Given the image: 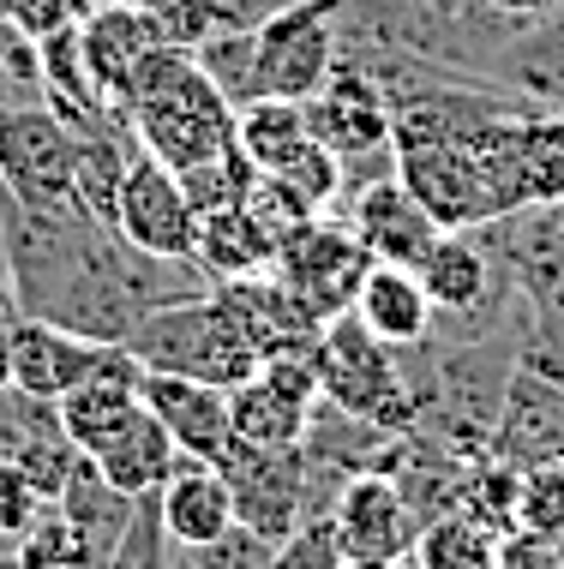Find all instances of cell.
Returning a JSON list of instances; mask_svg holds the SVG:
<instances>
[{"label":"cell","mask_w":564,"mask_h":569,"mask_svg":"<svg viewBox=\"0 0 564 569\" xmlns=\"http://www.w3.org/2000/svg\"><path fill=\"white\" fill-rule=\"evenodd\" d=\"M102 348L109 342H90V336H79V330H60V325H49V318H24L19 312L12 318V383L30 390V396L60 402V396L102 360Z\"/></svg>","instance_id":"cell-19"},{"label":"cell","mask_w":564,"mask_h":569,"mask_svg":"<svg viewBox=\"0 0 564 569\" xmlns=\"http://www.w3.org/2000/svg\"><path fill=\"white\" fill-rule=\"evenodd\" d=\"M12 102H24V97H19V84L7 79V67H0V109H12Z\"/></svg>","instance_id":"cell-46"},{"label":"cell","mask_w":564,"mask_h":569,"mask_svg":"<svg viewBox=\"0 0 564 569\" xmlns=\"http://www.w3.org/2000/svg\"><path fill=\"white\" fill-rule=\"evenodd\" d=\"M12 383V318H0V390Z\"/></svg>","instance_id":"cell-44"},{"label":"cell","mask_w":564,"mask_h":569,"mask_svg":"<svg viewBox=\"0 0 564 569\" xmlns=\"http://www.w3.org/2000/svg\"><path fill=\"white\" fill-rule=\"evenodd\" d=\"M85 7H90V0H12V24H19L24 37L42 42V37H55V30L79 24Z\"/></svg>","instance_id":"cell-41"},{"label":"cell","mask_w":564,"mask_h":569,"mask_svg":"<svg viewBox=\"0 0 564 569\" xmlns=\"http://www.w3.org/2000/svg\"><path fill=\"white\" fill-rule=\"evenodd\" d=\"M330 521H337V546L343 563H390L415 551L420 516L415 503L403 498L396 473H348L337 503H330Z\"/></svg>","instance_id":"cell-12"},{"label":"cell","mask_w":564,"mask_h":569,"mask_svg":"<svg viewBox=\"0 0 564 569\" xmlns=\"http://www.w3.org/2000/svg\"><path fill=\"white\" fill-rule=\"evenodd\" d=\"M12 563H19V569H102V558L90 551V540L55 510V503H49V516H42L37 528L19 540Z\"/></svg>","instance_id":"cell-32"},{"label":"cell","mask_w":564,"mask_h":569,"mask_svg":"<svg viewBox=\"0 0 564 569\" xmlns=\"http://www.w3.org/2000/svg\"><path fill=\"white\" fill-rule=\"evenodd\" d=\"M486 461H505L516 473L541 468V461H564V360L541 342H523V353H516Z\"/></svg>","instance_id":"cell-6"},{"label":"cell","mask_w":564,"mask_h":569,"mask_svg":"<svg viewBox=\"0 0 564 569\" xmlns=\"http://www.w3.org/2000/svg\"><path fill=\"white\" fill-rule=\"evenodd\" d=\"M270 558H277V540H265V533L240 528V521L222 533V540H210V546L192 551L198 569H270Z\"/></svg>","instance_id":"cell-40"},{"label":"cell","mask_w":564,"mask_h":569,"mask_svg":"<svg viewBox=\"0 0 564 569\" xmlns=\"http://www.w3.org/2000/svg\"><path fill=\"white\" fill-rule=\"evenodd\" d=\"M139 383H145V366L132 360L120 342H109V348H102V360L90 366V372L55 402L60 420H67V438L79 443V456H90L97 443H109L120 426H127L132 413L145 408Z\"/></svg>","instance_id":"cell-16"},{"label":"cell","mask_w":564,"mask_h":569,"mask_svg":"<svg viewBox=\"0 0 564 569\" xmlns=\"http://www.w3.org/2000/svg\"><path fill=\"white\" fill-rule=\"evenodd\" d=\"M283 7H295V0H228V24H258Z\"/></svg>","instance_id":"cell-43"},{"label":"cell","mask_w":564,"mask_h":569,"mask_svg":"<svg viewBox=\"0 0 564 569\" xmlns=\"http://www.w3.org/2000/svg\"><path fill=\"white\" fill-rule=\"evenodd\" d=\"M198 67H205V79L222 90L228 102H253L258 97V60H253V24H222L210 30L205 42H198Z\"/></svg>","instance_id":"cell-31"},{"label":"cell","mask_w":564,"mask_h":569,"mask_svg":"<svg viewBox=\"0 0 564 569\" xmlns=\"http://www.w3.org/2000/svg\"><path fill=\"white\" fill-rule=\"evenodd\" d=\"M217 295L235 306L240 330L253 336L258 360H277V353H300L318 342V318L295 300V288L283 282L277 270H253V276H235V282H217Z\"/></svg>","instance_id":"cell-18"},{"label":"cell","mask_w":564,"mask_h":569,"mask_svg":"<svg viewBox=\"0 0 564 569\" xmlns=\"http://www.w3.org/2000/svg\"><path fill=\"white\" fill-rule=\"evenodd\" d=\"M145 408L162 420V432L175 438L180 456L192 461H222V450L235 443V420H228V390L175 372H145L139 383Z\"/></svg>","instance_id":"cell-17"},{"label":"cell","mask_w":564,"mask_h":569,"mask_svg":"<svg viewBox=\"0 0 564 569\" xmlns=\"http://www.w3.org/2000/svg\"><path fill=\"white\" fill-rule=\"evenodd\" d=\"M115 228L120 240H132L139 252H157V258H192L198 246V210L180 174L157 157H132L127 162V180H120V198H115Z\"/></svg>","instance_id":"cell-11"},{"label":"cell","mask_w":564,"mask_h":569,"mask_svg":"<svg viewBox=\"0 0 564 569\" xmlns=\"http://www.w3.org/2000/svg\"><path fill=\"white\" fill-rule=\"evenodd\" d=\"M120 348H127L145 372L198 378V383H217V390H235V383H247L258 366H265L253 348V336L240 330L235 306H228L217 288L145 312Z\"/></svg>","instance_id":"cell-3"},{"label":"cell","mask_w":564,"mask_h":569,"mask_svg":"<svg viewBox=\"0 0 564 569\" xmlns=\"http://www.w3.org/2000/svg\"><path fill=\"white\" fill-rule=\"evenodd\" d=\"M157 510H162V528H169V540L180 551H198L235 528V498H228V480H222L217 461L180 456L175 473L157 491Z\"/></svg>","instance_id":"cell-20"},{"label":"cell","mask_w":564,"mask_h":569,"mask_svg":"<svg viewBox=\"0 0 564 569\" xmlns=\"http://www.w3.org/2000/svg\"><path fill=\"white\" fill-rule=\"evenodd\" d=\"M162 42V30L150 24V12L139 0H90L85 19H79V49H85V67L97 79L102 102L115 114H127V90H132V72L139 60Z\"/></svg>","instance_id":"cell-14"},{"label":"cell","mask_w":564,"mask_h":569,"mask_svg":"<svg viewBox=\"0 0 564 569\" xmlns=\"http://www.w3.org/2000/svg\"><path fill=\"white\" fill-rule=\"evenodd\" d=\"M307 132L318 138L325 150H337L343 162H360V157H378V150H390V127H396V109L385 97V84L373 79L360 60L337 54V67H330V79L313 90L307 102Z\"/></svg>","instance_id":"cell-10"},{"label":"cell","mask_w":564,"mask_h":569,"mask_svg":"<svg viewBox=\"0 0 564 569\" xmlns=\"http://www.w3.org/2000/svg\"><path fill=\"white\" fill-rule=\"evenodd\" d=\"M0 252L12 270V300L24 318H49L90 342H127L145 312L192 300L210 276L192 258H157L120 240L115 222L72 210H24L0 192Z\"/></svg>","instance_id":"cell-1"},{"label":"cell","mask_w":564,"mask_h":569,"mask_svg":"<svg viewBox=\"0 0 564 569\" xmlns=\"http://www.w3.org/2000/svg\"><path fill=\"white\" fill-rule=\"evenodd\" d=\"M169 563H175V540H169V528H162L157 491H150V498L132 503L127 533H120V546L109 551L102 569H169Z\"/></svg>","instance_id":"cell-35"},{"label":"cell","mask_w":564,"mask_h":569,"mask_svg":"<svg viewBox=\"0 0 564 569\" xmlns=\"http://www.w3.org/2000/svg\"><path fill=\"white\" fill-rule=\"evenodd\" d=\"M217 468L228 480L240 528L288 540L307 521V450L300 443H228Z\"/></svg>","instance_id":"cell-8"},{"label":"cell","mask_w":564,"mask_h":569,"mask_svg":"<svg viewBox=\"0 0 564 569\" xmlns=\"http://www.w3.org/2000/svg\"><path fill=\"white\" fill-rule=\"evenodd\" d=\"M0 318H19V300H12V270H7V252H0Z\"/></svg>","instance_id":"cell-45"},{"label":"cell","mask_w":564,"mask_h":569,"mask_svg":"<svg viewBox=\"0 0 564 569\" xmlns=\"http://www.w3.org/2000/svg\"><path fill=\"white\" fill-rule=\"evenodd\" d=\"M49 491H42L37 480H24L19 468H7V461H0V546H19L30 528H37L42 516H49Z\"/></svg>","instance_id":"cell-39"},{"label":"cell","mask_w":564,"mask_h":569,"mask_svg":"<svg viewBox=\"0 0 564 569\" xmlns=\"http://www.w3.org/2000/svg\"><path fill=\"white\" fill-rule=\"evenodd\" d=\"M270 270L295 288V300L307 306L318 325H330V318L355 312V295H360V282H367V270H373V252L355 240L348 222L318 217L283 246Z\"/></svg>","instance_id":"cell-9"},{"label":"cell","mask_w":564,"mask_h":569,"mask_svg":"<svg viewBox=\"0 0 564 569\" xmlns=\"http://www.w3.org/2000/svg\"><path fill=\"white\" fill-rule=\"evenodd\" d=\"M486 7H493L498 19H511V24H535L558 7V0H486Z\"/></svg>","instance_id":"cell-42"},{"label":"cell","mask_w":564,"mask_h":569,"mask_svg":"<svg viewBox=\"0 0 564 569\" xmlns=\"http://www.w3.org/2000/svg\"><path fill=\"white\" fill-rule=\"evenodd\" d=\"M307 109L300 102H283V97H253L235 109V144L247 150V162L258 174H277V168L307 144Z\"/></svg>","instance_id":"cell-26"},{"label":"cell","mask_w":564,"mask_h":569,"mask_svg":"<svg viewBox=\"0 0 564 569\" xmlns=\"http://www.w3.org/2000/svg\"><path fill=\"white\" fill-rule=\"evenodd\" d=\"M313 402L295 396L288 383L253 372L247 383L228 390V420H235V443H300Z\"/></svg>","instance_id":"cell-25"},{"label":"cell","mask_w":564,"mask_h":569,"mask_svg":"<svg viewBox=\"0 0 564 569\" xmlns=\"http://www.w3.org/2000/svg\"><path fill=\"white\" fill-rule=\"evenodd\" d=\"M0 569H19V563H12V558H7V551H0Z\"/></svg>","instance_id":"cell-50"},{"label":"cell","mask_w":564,"mask_h":569,"mask_svg":"<svg viewBox=\"0 0 564 569\" xmlns=\"http://www.w3.org/2000/svg\"><path fill=\"white\" fill-rule=\"evenodd\" d=\"M240 217L253 222V234H258V246H265V258L277 264V252H283V246L295 240L307 222H318V210H313L295 187H288L283 174H253L247 198H240Z\"/></svg>","instance_id":"cell-29"},{"label":"cell","mask_w":564,"mask_h":569,"mask_svg":"<svg viewBox=\"0 0 564 569\" xmlns=\"http://www.w3.org/2000/svg\"><path fill=\"white\" fill-rule=\"evenodd\" d=\"M132 503L139 498H127L120 486L102 480V468L90 456L72 461V473H67V486L55 491V510L72 521V528L90 540V551H97L102 563H109V551L120 546V533H127V521H132Z\"/></svg>","instance_id":"cell-24"},{"label":"cell","mask_w":564,"mask_h":569,"mask_svg":"<svg viewBox=\"0 0 564 569\" xmlns=\"http://www.w3.org/2000/svg\"><path fill=\"white\" fill-rule=\"evenodd\" d=\"M169 569H198V563H192V551H180V546H175V563H169Z\"/></svg>","instance_id":"cell-48"},{"label":"cell","mask_w":564,"mask_h":569,"mask_svg":"<svg viewBox=\"0 0 564 569\" xmlns=\"http://www.w3.org/2000/svg\"><path fill=\"white\" fill-rule=\"evenodd\" d=\"M127 120L145 157L169 162L175 174H187V168L235 144V102L205 79L198 54L175 49V42H157L139 60L127 90Z\"/></svg>","instance_id":"cell-2"},{"label":"cell","mask_w":564,"mask_h":569,"mask_svg":"<svg viewBox=\"0 0 564 569\" xmlns=\"http://www.w3.org/2000/svg\"><path fill=\"white\" fill-rule=\"evenodd\" d=\"M277 174H283L300 198H307L318 217H330V210L343 204V157H337V150H325L318 138H307V144H300L295 157L277 168Z\"/></svg>","instance_id":"cell-36"},{"label":"cell","mask_w":564,"mask_h":569,"mask_svg":"<svg viewBox=\"0 0 564 569\" xmlns=\"http://www.w3.org/2000/svg\"><path fill=\"white\" fill-rule=\"evenodd\" d=\"M192 264L210 276V288H217V282H235V276L270 270V258H265V246H258L253 222L240 217V204H228V210H210V217H198Z\"/></svg>","instance_id":"cell-28"},{"label":"cell","mask_w":564,"mask_h":569,"mask_svg":"<svg viewBox=\"0 0 564 569\" xmlns=\"http://www.w3.org/2000/svg\"><path fill=\"white\" fill-rule=\"evenodd\" d=\"M523 198L564 204V109H528L523 114Z\"/></svg>","instance_id":"cell-30"},{"label":"cell","mask_w":564,"mask_h":569,"mask_svg":"<svg viewBox=\"0 0 564 569\" xmlns=\"http://www.w3.org/2000/svg\"><path fill=\"white\" fill-rule=\"evenodd\" d=\"M139 7L162 30V42H175V49H198L210 30L228 24V0H139Z\"/></svg>","instance_id":"cell-37"},{"label":"cell","mask_w":564,"mask_h":569,"mask_svg":"<svg viewBox=\"0 0 564 569\" xmlns=\"http://www.w3.org/2000/svg\"><path fill=\"white\" fill-rule=\"evenodd\" d=\"M0 461L19 468L24 480H37L49 498L67 486L72 461H79V443L67 438V420H60V408L49 396H30L19 383L0 390Z\"/></svg>","instance_id":"cell-15"},{"label":"cell","mask_w":564,"mask_h":569,"mask_svg":"<svg viewBox=\"0 0 564 569\" xmlns=\"http://www.w3.org/2000/svg\"><path fill=\"white\" fill-rule=\"evenodd\" d=\"M270 569H343V546H337V521L330 516H307L288 540H277Z\"/></svg>","instance_id":"cell-38"},{"label":"cell","mask_w":564,"mask_h":569,"mask_svg":"<svg viewBox=\"0 0 564 569\" xmlns=\"http://www.w3.org/2000/svg\"><path fill=\"white\" fill-rule=\"evenodd\" d=\"M516 528L523 533H564V461H541V468L516 473Z\"/></svg>","instance_id":"cell-34"},{"label":"cell","mask_w":564,"mask_h":569,"mask_svg":"<svg viewBox=\"0 0 564 569\" xmlns=\"http://www.w3.org/2000/svg\"><path fill=\"white\" fill-rule=\"evenodd\" d=\"M498 546H505L498 528H486L468 510H445L415 533L408 563L415 569H498Z\"/></svg>","instance_id":"cell-27"},{"label":"cell","mask_w":564,"mask_h":569,"mask_svg":"<svg viewBox=\"0 0 564 569\" xmlns=\"http://www.w3.org/2000/svg\"><path fill=\"white\" fill-rule=\"evenodd\" d=\"M12 19V0H0V24H7Z\"/></svg>","instance_id":"cell-49"},{"label":"cell","mask_w":564,"mask_h":569,"mask_svg":"<svg viewBox=\"0 0 564 569\" xmlns=\"http://www.w3.org/2000/svg\"><path fill=\"white\" fill-rule=\"evenodd\" d=\"M253 174H258V168L247 162V150L228 144V150H217L210 162L187 168V174H180V187H187V198H192L198 217H210V210L240 204V198H247V187H253Z\"/></svg>","instance_id":"cell-33"},{"label":"cell","mask_w":564,"mask_h":569,"mask_svg":"<svg viewBox=\"0 0 564 569\" xmlns=\"http://www.w3.org/2000/svg\"><path fill=\"white\" fill-rule=\"evenodd\" d=\"M79 174V132L49 102H12L0 109V192L24 210H72Z\"/></svg>","instance_id":"cell-5"},{"label":"cell","mask_w":564,"mask_h":569,"mask_svg":"<svg viewBox=\"0 0 564 569\" xmlns=\"http://www.w3.org/2000/svg\"><path fill=\"white\" fill-rule=\"evenodd\" d=\"M355 318L390 348H415L433 336V300L408 264H373L355 295Z\"/></svg>","instance_id":"cell-22"},{"label":"cell","mask_w":564,"mask_h":569,"mask_svg":"<svg viewBox=\"0 0 564 569\" xmlns=\"http://www.w3.org/2000/svg\"><path fill=\"white\" fill-rule=\"evenodd\" d=\"M90 461H97L102 480L120 486L127 498H150V491H162V480L175 473L180 450H175V438L162 432L157 413L139 408L109 443H97V450H90Z\"/></svg>","instance_id":"cell-23"},{"label":"cell","mask_w":564,"mask_h":569,"mask_svg":"<svg viewBox=\"0 0 564 569\" xmlns=\"http://www.w3.org/2000/svg\"><path fill=\"white\" fill-rule=\"evenodd\" d=\"M343 569H415L408 558H390V563H343Z\"/></svg>","instance_id":"cell-47"},{"label":"cell","mask_w":564,"mask_h":569,"mask_svg":"<svg viewBox=\"0 0 564 569\" xmlns=\"http://www.w3.org/2000/svg\"><path fill=\"white\" fill-rule=\"evenodd\" d=\"M486 79L516 90V97L541 102V109H564V0L546 19L523 24L505 49L493 54Z\"/></svg>","instance_id":"cell-21"},{"label":"cell","mask_w":564,"mask_h":569,"mask_svg":"<svg viewBox=\"0 0 564 569\" xmlns=\"http://www.w3.org/2000/svg\"><path fill=\"white\" fill-rule=\"evenodd\" d=\"M558 551H564V533H558Z\"/></svg>","instance_id":"cell-51"},{"label":"cell","mask_w":564,"mask_h":569,"mask_svg":"<svg viewBox=\"0 0 564 569\" xmlns=\"http://www.w3.org/2000/svg\"><path fill=\"white\" fill-rule=\"evenodd\" d=\"M343 42V0H295L253 24V60H258V97L307 102L337 67Z\"/></svg>","instance_id":"cell-7"},{"label":"cell","mask_w":564,"mask_h":569,"mask_svg":"<svg viewBox=\"0 0 564 569\" xmlns=\"http://www.w3.org/2000/svg\"><path fill=\"white\" fill-rule=\"evenodd\" d=\"M313 360H318V396L325 402H337L343 413H360L385 432L415 426V390H408V372H403V348L378 342L355 312L330 318L318 330Z\"/></svg>","instance_id":"cell-4"},{"label":"cell","mask_w":564,"mask_h":569,"mask_svg":"<svg viewBox=\"0 0 564 569\" xmlns=\"http://www.w3.org/2000/svg\"><path fill=\"white\" fill-rule=\"evenodd\" d=\"M337 210H343V222L355 228V240L373 252V264H408V270H415L420 258L433 252V240L445 234V228L426 217L420 198L408 192L396 174L367 180V187L348 192Z\"/></svg>","instance_id":"cell-13"}]
</instances>
